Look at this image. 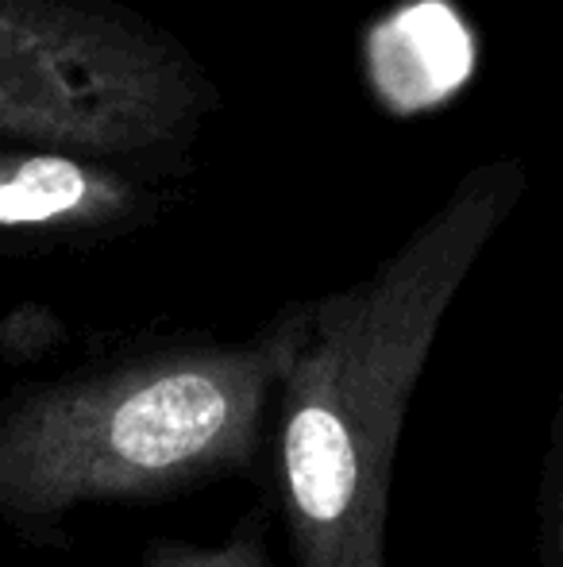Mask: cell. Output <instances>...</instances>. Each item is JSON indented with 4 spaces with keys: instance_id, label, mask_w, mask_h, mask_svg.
I'll return each mask as SVG.
<instances>
[{
    "instance_id": "obj_3",
    "label": "cell",
    "mask_w": 563,
    "mask_h": 567,
    "mask_svg": "<svg viewBox=\"0 0 563 567\" xmlns=\"http://www.w3.org/2000/svg\"><path fill=\"white\" fill-rule=\"evenodd\" d=\"M371 62L394 105L428 109L471 74V39L444 0H421L378 28Z\"/></svg>"
},
{
    "instance_id": "obj_6",
    "label": "cell",
    "mask_w": 563,
    "mask_h": 567,
    "mask_svg": "<svg viewBox=\"0 0 563 567\" xmlns=\"http://www.w3.org/2000/svg\"><path fill=\"white\" fill-rule=\"evenodd\" d=\"M536 560L541 567H563V394L552 410L536 486Z\"/></svg>"
},
{
    "instance_id": "obj_1",
    "label": "cell",
    "mask_w": 563,
    "mask_h": 567,
    "mask_svg": "<svg viewBox=\"0 0 563 567\" xmlns=\"http://www.w3.org/2000/svg\"><path fill=\"white\" fill-rule=\"evenodd\" d=\"M490 225V202L459 205L371 282L285 313L267 444L293 567H386L409 402Z\"/></svg>"
},
{
    "instance_id": "obj_2",
    "label": "cell",
    "mask_w": 563,
    "mask_h": 567,
    "mask_svg": "<svg viewBox=\"0 0 563 567\" xmlns=\"http://www.w3.org/2000/svg\"><path fill=\"white\" fill-rule=\"evenodd\" d=\"M290 317L251 340L124 351L0 394V525L62 545L82 509L155 506L240 478L271 441Z\"/></svg>"
},
{
    "instance_id": "obj_5",
    "label": "cell",
    "mask_w": 563,
    "mask_h": 567,
    "mask_svg": "<svg viewBox=\"0 0 563 567\" xmlns=\"http://www.w3.org/2000/svg\"><path fill=\"white\" fill-rule=\"evenodd\" d=\"M267 533H271L267 509H251L220 545L150 540L139 556V567H274Z\"/></svg>"
},
{
    "instance_id": "obj_4",
    "label": "cell",
    "mask_w": 563,
    "mask_h": 567,
    "mask_svg": "<svg viewBox=\"0 0 563 567\" xmlns=\"http://www.w3.org/2000/svg\"><path fill=\"white\" fill-rule=\"evenodd\" d=\"M113 205V194H105L74 163L62 158L0 163V231L97 220Z\"/></svg>"
}]
</instances>
